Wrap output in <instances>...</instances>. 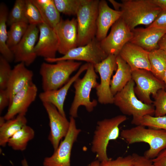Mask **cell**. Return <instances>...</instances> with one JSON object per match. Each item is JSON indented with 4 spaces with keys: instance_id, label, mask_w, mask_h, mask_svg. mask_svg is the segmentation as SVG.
<instances>
[{
    "instance_id": "cell-1",
    "label": "cell",
    "mask_w": 166,
    "mask_h": 166,
    "mask_svg": "<svg viewBox=\"0 0 166 166\" xmlns=\"http://www.w3.org/2000/svg\"><path fill=\"white\" fill-rule=\"evenodd\" d=\"M120 136L129 144L144 142L149 145L144 153L146 158L152 160L166 148V130L137 125L130 128L123 129Z\"/></svg>"
},
{
    "instance_id": "cell-2",
    "label": "cell",
    "mask_w": 166,
    "mask_h": 166,
    "mask_svg": "<svg viewBox=\"0 0 166 166\" xmlns=\"http://www.w3.org/2000/svg\"><path fill=\"white\" fill-rule=\"evenodd\" d=\"M121 18L132 31L138 25L149 26L162 11L151 0H122Z\"/></svg>"
},
{
    "instance_id": "cell-3",
    "label": "cell",
    "mask_w": 166,
    "mask_h": 166,
    "mask_svg": "<svg viewBox=\"0 0 166 166\" xmlns=\"http://www.w3.org/2000/svg\"><path fill=\"white\" fill-rule=\"evenodd\" d=\"M127 120L125 115L105 119L97 123L92 142L91 151L100 162L109 160L107 153L109 142L117 139L120 134L119 125Z\"/></svg>"
},
{
    "instance_id": "cell-4",
    "label": "cell",
    "mask_w": 166,
    "mask_h": 166,
    "mask_svg": "<svg viewBox=\"0 0 166 166\" xmlns=\"http://www.w3.org/2000/svg\"><path fill=\"white\" fill-rule=\"evenodd\" d=\"M81 63L74 61H62L51 64L43 62L39 73L42 77L43 91L56 90L63 86L70 75L81 66Z\"/></svg>"
},
{
    "instance_id": "cell-5",
    "label": "cell",
    "mask_w": 166,
    "mask_h": 166,
    "mask_svg": "<svg viewBox=\"0 0 166 166\" xmlns=\"http://www.w3.org/2000/svg\"><path fill=\"white\" fill-rule=\"evenodd\" d=\"M98 76L95 70L94 65L88 63V66L84 77L77 79L73 83L75 95L69 110L70 117L74 118L77 117L78 110L80 106H84L89 112H92L97 105V101L91 100L90 94L92 89L98 85Z\"/></svg>"
},
{
    "instance_id": "cell-6",
    "label": "cell",
    "mask_w": 166,
    "mask_h": 166,
    "mask_svg": "<svg viewBox=\"0 0 166 166\" xmlns=\"http://www.w3.org/2000/svg\"><path fill=\"white\" fill-rule=\"evenodd\" d=\"M99 0H83L77 14V46L85 45L96 37Z\"/></svg>"
},
{
    "instance_id": "cell-7",
    "label": "cell",
    "mask_w": 166,
    "mask_h": 166,
    "mask_svg": "<svg viewBox=\"0 0 166 166\" xmlns=\"http://www.w3.org/2000/svg\"><path fill=\"white\" fill-rule=\"evenodd\" d=\"M135 85V82L132 79L114 96L113 104L124 114L132 116V119L147 115L153 116L155 112L153 104H146L138 98L134 90Z\"/></svg>"
},
{
    "instance_id": "cell-8",
    "label": "cell",
    "mask_w": 166,
    "mask_h": 166,
    "mask_svg": "<svg viewBox=\"0 0 166 166\" xmlns=\"http://www.w3.org/2000/svg\"><path fill=\"white\" fill-rule=\"evenodd\" d=\"M132 79L136 84L134 90L138 98L143 103L148 105L153 104L150 98L156 95L158 91L164 89L163 81L156 77L149 71L143 69H137L132 71Z\"/></svg>"
},
{
    "instance_id": "cell-9",
    "label": "cell",
    "mask_w": 166,
    "mask_h": 166,
    "mask_svg": "<svg viewBox=\"0 0 166 166\" xmlns=\"http://www.w3.org/2000/svg\"><path fill=\"white\" fill-rule=\"evenodd\" d=\"M108 56L101 48L100 42L95 37L86 45L73 48L61 57L44 60L50 63L68 60L82 61L94 65Z\"/></svg>"
},
{
    "instance_id": "cell-10",
    "label": "cell",
    "mask_w": 166,
    "mask_h": 166,
    "mask_svg": "<svg viewBox=\"0 0 166 166\" xmlns=\"http://www.w3.org/2000/svg\"><path fill=\"white\" fill-rule=\"evenodd\" d=\"M116 56L109 55L101 62L94 65L95 70L100 77V82L96 88L97 101L102 104L113 103L114 96L110 90L111 78L117 69Z\"/></svg>"
},
{
    "instance_id": "cell-11",
    "label": "cell",
    "mask_w": 166,
    "mask_h": 166,
    "mask_svg": "<svg viewBox=\"0 0 166 166\" xmlns=\"http://www.w3.org/2000/svg\"><path fill=\"white\" fill-rule=\"evenodd\" d=\"M69 122V128L67 135L53 154L50 156L45 158L43 166H71L72 148L81 130L77 128L74 118L70 117Z\"/></svg>"
},
{
    "instance_id": "cell-12",
    "label": "cell",
    "mask_w": 166,
    "mask_h": 166,
    "mask_svg": "<svg viewBox=\"0 0 166 166\" xmlns=\"http://www.w3.org/2000/svg\"><path fill=\"white\" fill-rule=\"evenodd\" d=\"M132 35V31L121 18L112 26L109 34L100 42V45L107 55L117 56Z\"/></svg>"
},
{
    "instance_id": "cell-13",
    "label": "cell",
    "mask_w": 166,
    "mask_h": 166,
    "mask_svg": "<svg viewBox=\"0 0 166 166\" xmlns=\"http://www.w3.org/2000/svg\"><path fill=\"white\" fill-rule=\"evenodd\" d=\"M39 34L38 26L29 25L21 40L12 51L15 62L23 63L26 66L33 63L37 56L35 48Z\"/></svg>"
},
{
    "instance_id": "cell-14",
    "label": "cell",
    "mask_w": 166,
    "mask_h": 166,
    "mask_svg": "<svg viewBox=\"0 0 166 166\" xmlns=\"http://www.w3.org/2000/svg\"><path fill=\"white\" fill-rule=\"evenodd\" d=\"M42 104L49 120L50 130L48 139L54 151L57 148L61 140L67 135L69 128V121L52 104L46 102Z\"/></svg>"
},
{
    "instance_id": "cell-15",
    "label": "cell",
    "mask_w": 166,
    "mask_h": 166,
    "mask_svg": "<svg viewBox=\"0 0 166 166\" xmlns=\"http://www.w3.org/2000/svg\"><path fill=\"white\" fill-rule=\"evenodd\" d=\"M37 92L36 85L32 82L15 94L3 116L5 119L6 121L13 119L20 114L26 115L28 108L35 100Z\"/></svg>"
},
{
    "instance_id": "cell-16",
    "label": "cell",
    "mask_w": 166,
    "mask_h": 166,
    "mask_svg": "<svg viewBox=\"0 0 166 166\" xmlns=\"http://www.w3.org/2000/svg\"><path fill=\"white\" fill-rule=\"evenodd\" d=\"M57 35L58 52L64 55L70 49L77 47V22L76 18L65 20L61 18L53 28Z\"/></svg>"
},
{
    "instance_id": "cell-17",
    "label": "cell",
    "mask_w": 166,
    "mask_h": 166,
    "mask_svg": "<svg viewBox=\"0 0 166 166\" xmlns=\"http://www.w3.org/2000/svg\"><path fill=\"white\" fill-rule=\"evenodd\" d=\"M38 26L39 34L35 48L37 56L43 57L44 59L56 57L58 41L54 29L45 23Z\"/></svg>"
},
{
    "instance_id": "cell-18",
    "label": "cell",
    "mask_w": 166,
    "mask_h": 166,
    "mask_svg": "<svg viewBox=\"0 0 166 166\" xmlns=\"http://www.w3.org/2000/svg\"><path fill=\"white\" fill-rule=\"evenodd\" d=\"M88 66L86 63L81 66L77 73L69 79L67 82L60 88L56 89L43 91L39 95V98L42 103H50L57 109L60 113L63 116L66 117L64 109V105L68 91L76 80Z\"/></svg>"
},
{
    "instance_id": "cell-19",
    "label": "cell",
    "mask_w": 166,
    "mask_h": 166,
    "mask_svg": "<svg viewBox=\"0 0 166 166\" xmlns=\"http://www.w3.org/2000/svg\"><path fill=\"white\" fill-rule=\"evenodd\" d=\"M149 52L130 42L127 43L119 55L129 65L132 71L143 69L151 71Z\"/></svg>"
},
{
    "instance_id": "cell-20",
    "label": "cell",
    "mask_w": 166,
    "mask_h": 166,
    "mask_svg": "<svg viewBox=\"0 0 166 166\" xmlns=\"http://www.w3.org/2000/svg\"><path fill=\"white\" fill-rule=\"evenodd\" d=\"M132 37L129 42L149 52L159 48L158 44L166 30L154 28H135L132 30Z\"/></svg>"
},
{
    "instance_id": "cell-21",
    "label": "cell",
    "mask_w": 166,
    "mask_h": 166,
    "mask_svg": "<svg viewBox=\"0 0 166 166\" xmlns=\"http://www.w3.org/2000/svg\"><path fill=\"white\" fill-rule=\"evenodd\" d=\"M122 12L110 8L105 0H100L98 5L96 38L101 42L107 36L111 27L121 18Z\"/></svg>"
},
{
    "instance_id": "cell-22",
    "label": "cell",
    "mask_w": 166,
    "mask_h": 166,
    "mask_svg": "<svg viewBox=\"0 0 166 166\" xmlns=\"http://www.w3.org/2000/svg\"><path fill=\"white\" fill-rule=\"evenodd\" d=\"M33 76V71L23 63H18L14 67L6 89L10 97V103L15 94L32 82Z\"/></svg>"
},
{
    "instance_id": "cell-23",
    "label": "cell",
    "mask_w": 166,
    "mask_h": 166,
    "mask_svg": "<svg viewBox=\"0 0 166 166\" xmlns=\"http://www.w3.org/2000/svg\"><path fill=\"white\" fill-rule=\"evenodd\" d=\"M116 62L117 69L110 82V90L114 96L132 79L130 67L119 55L116 57Z\"/></svg>"
},
{
    "instance_id": "cell-24",
    "label": "cell",
    "mask_w": 166,
    "mask_h": 166,
    "mask_svg": "<svg viewBox=\"0 0 166 166\" xmlns=\"http://www.w3.org/2000/svg\"><path fill=\"white\" fill-rule=\"evenodd\" d=\"M38 9L44 22L54 28L61 18L54 0H31Z\"/></svg>"
},
{
    "instance_id": "cell-25",
    "label": "cell",
    "mask_w": 166,
    "mask_h": 166,
    "mask_svg": "<svg viewBox=\"0 0 166 166\" xmlns=\"http://www.w3.org/2000/svg\"><path fill=\"white\" fill-rule=\"evenodd\" d=\"M25 114H19L14 118L0 124V145L5 147L9 140L17 132L27 125Z\"/></svg>"
},
{
    "instance_id": "cell-26",
    "label": "cell",
    "mask_w": 166,
    "mask_h": 166,
    "mask_svg": "<svg viewBox=\"0 0 166 166\" xmlns=\"http://www.w3.org/2000/svg\"><path fill=\"white\" fill-rule=\"evenodd\" d=\"M9 14L6 5H0V52L2 55L9 62L14 61L13 52L8 47L6 42L8 38L7 20Z\"/></svg>"
},
{
    "instance_id": "cell-27",
    "label": "cell",
    "mask_w": 166,
    "mask_h": 166,
    "mask_svg": "<svg viewBox=\"0 0 166 166\" xmlns=\"http://www.w3.org/2000/svg\"><path fill=\"white\" fill-rule=\"evenodd\" d=\"M34 129L26 125L9 140L7 144L14 150L23 151L26 149L28 142L34 138Z\"/></svg>"
},
{
    "instance_id": "cell-28",
    "label": "cell",
    "mask_w": 166,
    "mask_h": 166,
    "mask_svg": "<svg viewBox=\"0 0 166 166\" xmlns=\"http://www.w3.org/2000/svg\"><path fill=\"white\" fill-rule=\"evenodd\" d=\"M148 58L151 72L157 78L163 81L164 72L166 69V53L158 48L149 52Z\"/></svg>"
},
{
    "instance_id": "cell-29",
    "label": "cell",
    "mask_w": 166,
    "mask_h": 166,
    "mask_svg": "<svg viewBox=\"0 0 166 166\" xmlns=\"http://www.w3.org/2000/svg\"><path fill=\"white\" fill-rule=\"evenodd\" d=\"M29 25L27 22H21L14 23L10 26V29L8 31L6 44L12 51L21 40Z\"/></svg>"
},
{
    "instance_id": "cell-30",
    "label": "cell",
    "mask_w": 166,
    "mask_h": 166,
    "mask_svg": "<svg viewBox=\"0 0 166 166\" xmlns=\"http://www.w3.org/2000/svg\"><path fill=\"white\" fill-rule=\"evenodd\" d=\"M131 123L136 126L141 125L166 130V116L153 117L147 115L140 118L132 119Z\"/></svg>"
},
{
    "instance_id": "cell-31",
    "label": "cell",
    "mask_w": 166,
    "mask_h": 166,
    "mask_svg": "<svg viewBox=\"0 0 166 166\" xmlns=\"http://www.w3.org/2000/svg\"><path fill=\"white\" fill-rule=\"evenodd\" d=\"M60 13L69 15H76L83 0H54Z\"/></svg>"
},
{
    "instance_id": "cell-32",
    "label": "cell",
    "mask_w": 166,
    "mask_h": 166,
    "mask_svg": "<svg viewBox=\"0 0 166 166\" xmlns=\"http://www.w3.org/2000/svg\"><path fill=\"white\" fill-rule=\"evenodd\" d=\"M25 0H16L15 1L8 15L7 25L10 26L14 23L21 22L28 23L25 15Z\"/></svg>"
},
{
    "instance_id": "cell-33",
    "label": "cell",
    "mask_w": 166,
    "mask_h": 166,
    "mask_svg": "<svg viewBox=\"0 0 166 166\" xmlns=\"http://www.w3.org/2000/svg\"><path fill=\"white\" fill-rule=\"evenodd\" d=\"M25 15L29 25L38 26L44 23L38 9L31 0H25Z\"/></svg>"
},
{
    "instance_id": "cell-34",
    "label": "cell",
    "mask_w": 166,
    "mask_h": 166,
    "mask_svg": "<svg viewBox=\"0 0 166 166\" xmlns=\"http://www.w3.org/2000/svg\"><path fill=\"white\" fill-rule=\"evenodd\" d=\"M153 104L155 107L154 116L160 117L166 114V91L164 89L159 90L153 97Z\"/></svg>"
},
{
    "instance_id": "cell-35",
    "label": "cell",
    "mask_w": 166,
    "mask_h": 166,
    "mask_svg": "<svg viewBox=\"0 0 166 166\" xmlns=\"http://www.w3.org/2000/svg\"><path fill=\"white\" fill-rule=\"evenodd\" d=\"M12 69L10 62L0 56V89H6Z\"/></svg>"
},
{
    "instance_id": "cell-36",
    "label": "cell",
    "mask_w": 166,
    "mask_h": 166,
    "mask_svg": "<svg viewBox=\"0 0 166 166\" xmlns=\"http://www.w3.org/2000/svg\"><path fill=\"white\" fill-rule=\"evenodd\" d=\"M133 158L132 155L100 162V166H133Z\"/></svg>"
},
{
    "instance_id": "cell-37",
    "label": "cell",
    "mask_w": 166,
    "mask_h": 166,
    "mask_svg": "<svg viewBox=\"0 0 166 166\" xmlns=\"http://www.w3.org/2000/svg\"><path fill=\"white\" fill-rule=\"evenodd\" d=\"M148 27L166 30V12L162 11L153 22Z\"/></svg>"
},
{
    "instance_id": "cell-38",
    "label": "cell",
    "mask_w": 166,
    "mask_h": 166,
    "mask_svg": "<svg viewBox=\"0 0 166 166\" xmlns=\"http://www.w3.org/2000/svg\"><path fill=\"white\" fill-rule=\"evenodd\" d=\"M132 155L134 160L133 166H154L152 160L146 158L144 156L136 153Z\"/></svg>"
},
{
    "instance_id": "cell-39",
    "label": "cell",
    "mask_w": 166,
    "mask_h": 166,
    "mask_svg": "<svg viewBox=\"0 0 166 166\" xmlns=\"http://www.w3.org/2000/svg\"><path fill=\"white\" fill-rule=\"evenodd\" d=\"M10 101V96L6 89H0V113L7 106Z\"/></svg>"
},
{
    "instance_id": "cell-40",
    "label": "cell",
    "mask_w": 166,
    "mask_h": 166,
    "mask_svg": "<svg viewBox=\"0 0 166 166\" xmlns=\"http://www.w3.org/2000/svg\"><path fill=\"white\" fill-rule=\"evenodd\" d=\"M152 160L154 166H166V148Z\"/></svg>"
},
{
    "instance_id": "cell-41",
    "label": "cell",
    "mask_w": 166,
    "mask_h": 166,
    "mask_svg": "<svg viewBox=\"0 0 166 166\" xmlns=\"http://www.w3.org/2000/svg\"><path fill=\"white\" fill-rule=\"evenodd\" d=\"M152 2L158 6L162 11L166 12V0H151Z\"/></svg>"
},
{
    "instance_id": "cell-42",
    "label": "cell",
    "mask_w": 166,
    "mask_h": 166,
    "mask_svg": "<svg viewBox=\"0 0 166 166\" xmlns=\"http://www.w3.org/2000/svg\"><path fill=\"white\" fill-rule=\"evenodd\" d=\"M159 48L163 50L166 53V34L161 38L158 44Z\"/></svg>"
},
{
    "instance_id": "cell-43",
    "label": "cell",
    "mask_w": 166,
    "mask_h": 166,
    "mask_svg": "<svg viewBox=\"0 0 166 166\" xmlns=\"http://www.w3.org/2000/svg\"><path fill=\"white\" fill-rule=\"evenodd\" d=\"M109 1L113 5L115 10L120 11L121 3H119L113 0H109Z\"/></svg>"
},
{
    "instance_id": "cell-44",
    "label": "cell",
    "mask_w": 166,
    "mask_h": 166,
    "mask_svg": "<svg viewBox=\"0 0 166 166\" xmlns=\"http://www.w3.org/2000/svg\"><path fill=\"white\" fill-rule=\"evenodd\" d=\"M100 162L98 160L92 162L88 166H100Z\"/></svg>"
},
{
    "instance_id": "cell-45",
    "label": "cell",
    "mask_w": 166,
    "mask_h": 166,
    "mask_svg": "<svg viewBox=\"0 0 166 166\" xmlns=\"http://www.w3.org/2000/svg\"><path fill=\"white\" fill-rule=\"evenodd\" d=\"M163 81L164 82V89L166 91V69L164 73L163 78Z\"/></svg>"
},
{
    "instance_id": "cell-46",
    "label": "cell",
    "mask_w": 166,
    "mask_h": 166,
    "mask_svg": "<svg viewBox=\"0 0 166 166\" xmlns=\"http://www.w3.org/2000/svg\"><path fill=\"white\" fill-rule=\"evenodd\" d=\"M21 164L22 166H29L25 158L22 160Z\"/></svg>"
},
{
    "instance_id": "cell-47",
    "label": "cell",
    "mask_w": 166,
    "mask_h": 166,
    "mask_svg": "<svg viewBox=\"0 0 166 166\" xmlns=\"http://www.w3.org/2000/svg\"><path fill=\"white\" fill-rule=\"evenodd\" d=\"M0 166H2V165H0Z\"/></svg>"
}]
</instances>
